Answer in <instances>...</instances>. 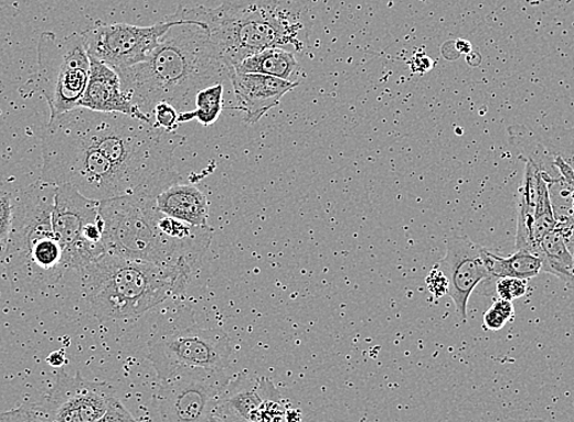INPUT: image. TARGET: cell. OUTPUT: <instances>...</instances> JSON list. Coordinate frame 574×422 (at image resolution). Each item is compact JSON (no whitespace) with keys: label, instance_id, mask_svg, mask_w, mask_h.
<instances>
[{"label":"cell","instance_id":"cell-1","mask_svg":"<svg viewBox=\"0 0 574 422\" xmlns=\"http://www.w3.org/2000/svg\"><path fill=\"white\" fill-rule=\"evenodd\" d=\"M172 15L176 25L149 58L117 72L124 93L152 119L158 102L187 111L201 89L223 84L234 74L201 22L182 17L179 10Z\"/></svg>","mask_w":574,"mask_h":422},{"label":"cell","instance_id":"cell-2","mask_svg":"<svg viewBox=\"0 0 574 422\" xmlns=\"http://www.w3.org/2000/svg\"><path fill=\"white\" fill-rule=\"evenodd\" d=\"M56 120L97 148L128 180L132 193L157 196L179 177L171 163L181 142L176 133L123 113L85 108L68 111Z\"/></svg>","mask_w":574,"mask_h":422},{"label":"cell","instance_id":"cell-3","mask_svg":"<svg viewBox=\"0 0 574 422\" xmlns=\"http://www.w3.org/2000/svg\"><path fill=\"white\" fill-rule=\"evenodd\" d=\"M182 17L201 22L228 66L270 48L309 45L306 9L298 0H223L216 8L187 7Z\"/></svg>","mask_w":574,"mask_h":422},{"label":"cell","instance_id":"cell-4","mask_svg":"<svg viewBox=\"0 0 574 422\" xmlns=\"http://www.w3.org/2000/svg\"><path fill=\"white\" fill-rule=\"evenodd\" d=\"M77 273L99 321L128 322L185 292L193 270L106 253Z\"/></svg>","mask_w":574,"mask_h":422},{"label":"cell","instance_id":"cell-5","mask_svg":"<svg viewBox=\"0 0 574 422\" xmlns=\"http://www.w3.org/2000/svg\"><path fill=\"white\" fill-rule=\"evenodd\" d=\"M99 215L105 223L103 242L107 253L125 259L185 267L194 271L211 245L212 230L182 242L160 232L156 196L148 193L99 202Z\"/></svg>","mask_w":574,"mask_h":422},{"label":"cell","instance_id":"cell-6","mask_svg":"<svg viewBox=\"0 0 574 422\" xmlns=\"http://www.w3.org/2000/svg\"><path fill=\"white\" fill-rule=\"evenodd\" d=\"M42 159L41 178L51 184L71 185L97 202L132 195L120 171L60 120L49 122L42 137Z\"/></svg>","mask_w":574,"mask_h":422},{"label":"cell","instance_id":"cell-7","mask_svg":"<svg viewBox=\"0 0 574 422\" xmlns=\"http://www.w3.org/2000/svg\"><path fill=\"white\" fill-rule=\"evenodd\" d=\"M39 67L33 86L51 110L50 122L79 108L88 84L91 59L82 33L57 39L52 32L41 34L38 45Z\"/></svg>","mask_w":574,"mask_h":422},{"label":"cell","instance_id":"cell-8","mask_svg":"<svg viewBox=\"0 0 574 422\" xmlns=\"http://www.w3.org/2000/svg\"><path fill=\"white\" fill-rule=\"evenodd\" d=\"M233 356V340L225 331L194 323L160 331L148 344V359L160 381L183 369L227 370Z\"/></svg>","mask_w":574,"mask_h":422},{"label":"cell","instance_id":"cell-9","mask_svg":"<svg viewBox=\"0 0 574 422\" xmlns=\"http://www.w3.org/2000/svg\"><path fill=\"white\" fill-rule=\"evenodd\" d=\"M232 376L226 370L183 369L162 382L157 405L163 422H210Z\"/></svg>","mask_w":574,"mask_h":422},{"label":"cell","instance_id":"cell-10","mask_svg":"<svg viewBox=\"0 0 574 422\" xmlns=\"http://www.w3.org/2000/svg\"><path fill=\"white\" fill-rule=\"evenodd\" d=\"M176 22L174 15L152 26L98 22L82 34L89 58L109 65L115 72H120L145 63Z\"/></svg>","mask_w":574,"mask_h":422},{"label":"cell","instance_id":"cell-11","mask_svg":"<svg viewBox=\"0 0 574 422\" xmlns=\"http://www.w3.org/2000/svg\"><path fill=\"white\" fill-rule=\"evenodd\" d=\"M56 188V185L40 178L14 196L13 224L4 246L9 272L26 260L32 247L41 239L55 237L53 209Z\"/></svg>","mask_w":574,"mask_h":422},{"label":"cell","instance_id":"cell-12","mask_svg":"<svg viewBox=\"0 0 574 422\" xmlns=\"http://www.w3.org/2000/svg\"><path fill=\"white\" fill-rule=\"evenodd\" d=\"M99 218V202L82 195L71 185L57 186L53 209V231L63 247L65 271L78 272L89 262L105 256L106 249L84 241V230Z\"/></svg>","mask_w":574,"mask_h":422},{"label":"cell","instance_id":"cell-13","mask_svg":"<svg viewBox=\"0 0 574 422\" xmlns=\"http://www.w3.org/2000/svg\"><path fill=\"white\" fill-rule=\"evenodd\" d=\"M115 399L108 385L62 371L56 376L50 396L40 405L47 422H96L107 413Z\"/></svg>","mask_w":574,"mask_h":422},{"label":"cell","instance_id":"cell-14","mask_svg":"<svg viewBox=\"0 0 574 422\" xmlns=\"http://www.w3.org/2000/svg\"><path fill=\"white\" fill-rule=\"evenodd\" d=\"M483 249L467 236H451L447 238L446 255L438 266L449 282L447 294L451 296L456 313L464 323L468 317L470 295L480 282L491 279Z\"/></svg>","mask_w":574,"mask_h":422},{"label":"cell","instance_id":"cell-15","mask_svg":"<svg viewBox=\"0 0 574 422\" xmlns=\"http://www.w3.org/2000/svg\"><path fill=\"white\" fill-rule=\"evenodd\" d=\"M91 59L88 84L79 108L123 116L153 123V119L137 108L130 97L124 93L121 79L109 65Z\"/></svg>","mask_w":574,"mask_h":422},{"label":"cell","instance_id":"cell-16","mask_svg":"<svg viewBox=\"0 0 574 422\" xmlns=\"http://www.w3.org/2000/svg\"><path fill=\"white\" fill-rule=\"evenodd\" d=\"M230 82L237 100L236 108L244 113V121L249 125L257 123L273 108L278 107L283 97L298 86V82L235 72Z\"/></svg>","mask_w":574,"mask_h":422},{"label":"cell","instance_id":"cell-17","mask_svg":"<svg viewBox=\"0 0 574 422\" xmlns=\"http://www.w3.org/2000/svg\"><path fill=\"white\" fill-rule=\"evenodd\" d=\"M156 203L158 210L172 219L193 227H210V203L196 186L172 182L158 193Z\"/></svg>","mask_w":574,"mask_h":422},{"label":"cell","instance_id":"cell-18","mask_svg":"<svg viewBox=\"0 0 574 422\" xmlns=\"http://www.w3.org/2000/svg\"><path fill=\"white\" fill-rule=\"evenodd\" d=\"M262 402L259 380L251 379L248 375H237L228 382L216 408L247 422H258Z\"/></svg>","mask_w":574,"mask_h":422},{"label":"cell","instance_id":"cell-19","mask_svg":"<svg viewBox=\"0 0 574 422\" xmlns=\"http://www.w3.org/2000/svg\"><path fill=\"white\" fill-rule=\"evenodd\" d=\"M238 74H259L297 83L300 76V64L294 52L283 48H270L248 56L234 68Z\"/></svg>","mask_w":574,"mask_h":422},{"label":"cell","instance_id":"cell-20","mask_svg":"<svg viewBox=\"0 0 574 422\" xmlns=\"http://www.w3.org/2000/svg\"><path fill=\"white\" fill-rule=\"evenodd\" d=\"M524 175L520 188L519 224H517L515 250L533 255V225L536 209L538 188L535 169L524 163Z\"/></svg>","mask_w":574,"mask_h":422},{"label":"cell","instance_id":"cell-21","mask_svg":"<svg viewBox=\"0 0 574 422\" xmlns=\"http://www.w3.org/2000/svg\"><path fill=\"white\" fill-rule=\"evenodd\" d=\"M483 257L491 279H520L528 281L538 277L543 267L541 258L525 252V250H515V253L511 257L503 258L491 253L489 249L485 248Z\"/></svg>","mask_w":574,"mask_h":422},{"label":"cell","instance_id":"cell-22","mask_svg":"<svg viewBox=\"0 0 574 422\" xmlns=\"http://www.w3.org/2000/svg\"><path fill=\"white\" fill-rule=\"evenodd\" d=\"M535 256L542 260V271L566 283L571 281L574 269L573 255L557 227L539 242Z\"/></svg>","mask_w":574,"mask_h":422},{"label":"cell","instance_id":"cell-23","mask_svg":"<svg viewBox=\"0 0 574 422\" xmlns=\"http://www.w3.org/2000/svg\"><path fill=\"white\" fill-rule=\"evenodd\" d=\"M194 108L179 112V123L198 120L203 127H211L220 119L224 108V85L215 84L200 90L194 98Z\"/></svg>","mask_w":574,"mask_h":422},{"label":"cell","instance_id":"cell-24","mask_svg":"<svg viewBox=\"0 0 574 422\" xmlns=\"http://www.w3.org/2000/svg\"><path fill=\"white\" fill-rule=\"evenodd\" d=\"M532 165V164H531ZM533 166V165H532ZM534 167V166H533ZM535 169V167H534ZM536 173V188H538V199H536V209L534 216V225H533V255L535 256V250L539 242L556 227V218L553 209V204H551L550 193L546 185V182L542 177L541 174Z\"/></svg>","mask_w":574,"mask_h":422},{"label":"cell","instance_id":"cell-25","mask_svg":"<svg viewBox=\"0 0 574 422\" xmlns=\"http://www.w3.org/2000/svg\"><path fill=\"white\" fill-rule=\"evenodd\" d=\"M263 402L259 408L258 422H281L287 407L273 382L266 378L259 379Z\"/></svg>","mask_w":574,"mask_h":422},{"label":"cell","instance_id":"cell-26","mask_svg":"<svg viewBox=\"0 0 574 422\" xmlns=\"http://www.w3.org/2000/svg\"><path fill=\"white\" fill-rule=\"evenodd\" d=\"M513 316V306L511 302L498 300L489 307L485 314V326L491 331L501 329Z\"/></svg>","mask_w":574,"mask_h":422},{"label":"cell","instance_id":"cell-27","mask_svg":"<svg viewBox=\"0 0 574 422\" xmlns=\"http://www.w3.org/2000/svg\"><path fill=\"white\" fill-rule=\"evenodd\" d=\"M153 125L157 129L176 133L179 128V111L169 102H158L153 110Z\"/></svg>","mask_w":574,"mask_h":422},{"label":"cell","instance_id":"cell-28","mask_svg":"<svg viewBox=\"0 0 574 422\" xmlns=\"http://www.w3.org/2000/svg\"><path fill=\"white\" fill-rule=\"evenodd\" d=\"M0 422H47L41 405L21 407L0 414Z\"/></svg>","mask_w":574,"mask_h":422},{"label":"cell","instance_id":"cell-29","mask_svg":"<svg viewBox=\"0 0 574 422\" xmlns=\"http://www.w3.org/2000/svg\"><path fill=\"white\" fill-rule=\"evenodd\" d=\"M501 300L512 302L527 293V281L520 279H500L497 286Z\"/></svg>","mask_w":574,"mask_h":422},{"label":"cell","instance_id":"cell-30","mask_svg":"<svg viewBox=\"0 0 574 422\" xmlns=\"http://www.w3.org/2000/svg\"><path fill=\"white\" fill-rule=\"evenodd\" d=\"M427 288L435 299H442L449 290V282H447L443 271L436 267L426 279Z\"/></svg>","mask_w":574,"mask_h":422},{"label":"cell","instance_id":"cell-31","mask_svg":"<svg viewBox=\"0 0 574 422\" xmlns=\"http://www.w3.org/2000/svg\"><path fill=\"white\" fill-rule=\"evenodd\" d=\"M96 422H139L137 421L128 409H126L119 401V399H115L111 403L107 413L103 415Z\"/></svg>","mask_w":574,"mask_h":422},{"label":"cell","instance_id":"cell-32","mask_svg":"<svg viewBox=\"0 0 574 422\" xmlns=\"http://www.w3.org/2000/svg\"><path fill=\"white\" fill-rule=\"evenodd\" d=\"M210 422H247V421L240 419L233 414H230V413L225 412V410L216 408L214 414L210 419Z\"/></svg>","mask_w":574,"mask_h":422},{"label":"cell","instance_id":"cell-33","mask_svg":"<svg viewBox=\"0 0 574 422\" xmlns=\"http://www.w3.org/2000/svg\"><path fill=\"white\" fill-rule=\"evenodd\" d=\"M47 363L52 365L54 368H62L63 365L66 363V356L64 350H56L53 351L52 355L49 357Z\"/></svg>","mask_w":574,"mask_h":422},{"label":"cell","instance_id":"cell-34","mask_svg":"<svg viewBox=\"0 0 574 422\" xmlns=\"http://www.w3.org/2000/svg\"><path fill=\"white\" fill-rule=\"evenodd\" d=\"M284 420L285 422H302L304 414L301 410L287 408Z\"/></svg>","mask_w":574,"mask_h":422},{"label":"cell","instance_id":"cell-35","mask_svg":"<svg viewBox=\"0 0 574 422\" xmlns=\"http://www.w3.org/2000/svg\"><path fill=\"white\" fill-rule=\"evenodd\" d=\"M573 261H574V256H573ZM567 286L574 291V269H573V277L571 279V281L567 283Z\"/></svg>","mask_w":574,"mask_h":422},{"label":"cell","instance_id":"cell-36","mask_svg":"<svg viewBox=\"0 0 574 422\" xmlns=\"http://www.w3.org/2000/svg\"><path fill=\"white\" fill-rule=\"evenodd\" d=\"M527 422H545V421H542V420H531V421H527Z\"/></svg>","mask_w":574,"mask_h":422}]
</instances>
